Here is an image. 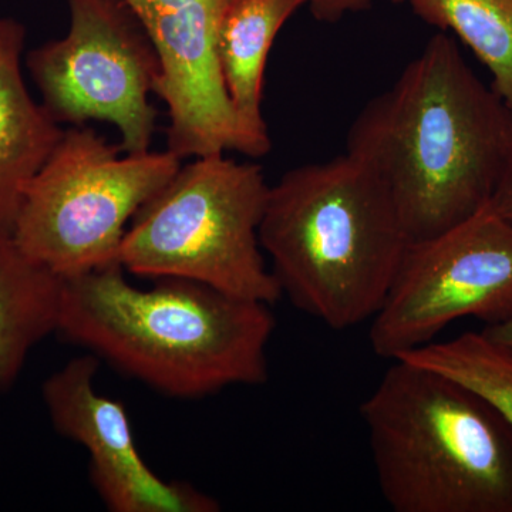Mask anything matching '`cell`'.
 Here are the masks:
<instances>
[{"instance_id": "obj_1", "label": "cell", "mask_w": 512, "mask_h": 512, "mask_svg": "<svg viewBox=\"0 0 512 512\" xmlns=\"http://www.w3.org/2000/svg\"><path fill=\"white\" fill-rule=\"evenodd\" d=\"M346 153L379 178L420 241L490 205L512 153V109L439 33L357 114Z\"/></svg>"}, {"instance_id": "obj_2", "label": "cell", "mask_w": 512, "mask_h": 512, "mask_svg": "<svg viewBox=\"0 0 512 512\" xmlns=\"http://www.w3.org/2000/svg\"><path fill=\"white\" fill-rule=\"evenodd\" d=\"M151 282L131 284L120 264L66 279L57 333L173 399L268 380L271 305L188 279Z\"/></svg>"}, {"instance_id": "obj_3", "label": "cell", "mask_w": 512, "mask_h": 512, "mask_svg": "<svg viewBox=\"0 0 512 512\" xmlns=\"http://www.w3.org/2000/svg\"><path fill=\"white\" fill-rule=\"evenodd\" d=\"M259 241L282 296L335 330L380 311L410 244L390 192L348 153L271 185Z\"/></svg>"}, {"instance_id": "obj_4", "label": "cell", "mask_w": 512, "mask_h": 512, "mask_svg": "<svg viewBox=\"0 0 512 512\" xmlns=\"http://www.w3.org/2000/svg\"><path fill=\"white\" fill-rule=\"evenodd\" d=\"M360 417L394 512H512V427L480 394L396 359Z\"/></svg>"}, {"instance_id": "obj_5", "label": "cell", "mask_w": 512, "mask_h": 512, "mask_svg": "<svg viewBox=\"0 0 512 512\" xmlns=\"http://www.w3.org/2000/svg\"><path fill=\"white\" fill-rule=\"evenodd\" d=\"M269 188L261 165L195 157L140 208L120 265L141 278H181L274 305L281 288L259 241Z\"/></svg>"}, {"instance_id": "obj_6", "label": "cell", "mask_w": 512, "mask_h": 512, "mask_svg": "<svg viewBox=\"0 0 512 512\" xmlns=\"http://www.w3.org/2000/svg\"><path fill=\"white\" fill-rule=\"evenodd\" d=\"M121 153L74 126L26 187L13 237L64 281L120 264L128 224L183 165L170 150Z\"/></svg>"}, {"instance_id": "obj_7", "label": "cell", "mask_w": 512, "mask_h": 512, "mask_svg": "<svg viewBox=\"0 0 512 512\" xmlns=\"http://www.w3.org/2000/svg\"><path fill=\"white\" fill-rule=\"evenodd\" d=\"M70 29L28 55L43 106L57 123L106 121L123 153L150 151L160 60L137 16L121 0H69Z\"/></svg>"}, {"instance_id": "obj_8", "label": "cell", "mask_w": 512, "mask_h": 512, "mask_svg": "<svg viewBox=\"0 0 512 512\" xmlns=\"http://www.w3.org/2000/svg\"><path fill=\"white\" fill-rule=\"evenodd\" d=\"M512 313V225L490 207L410 241L392 288L373 316L370 346L397 359L433 342L454 320L494 325Z\"/></svg>"}, {"instance_id": "obj_9", "label": "cell", "mask_w": 512, "mask_h": 512, "mask_svg": "<svg viewBox=\"0 0 512 512\" xmlns=\"http://www.w3.org/2000/svg\"><path fill=\"white\" fill-rule=\"evenodd\" d=\"M100 360L74 357L47 377L42 396L53 427L89 454V478L110 512H218L217 498L167 481L141 456L126 406L97 392Z\"/></svg>"}, {"instance_id": "obj_10", "label": "cell", "mask_w": 512, "mask_h": 512, "mask_svg": "<svg viewBox=\"0 0 512 512\" xmlns=\"http://www.w3.org/2000/svg\"><path fill=\"white\" fill-rule=\"evenodd\" d=\"M25 28L0 18V229L12 232L26 187L46 163L64 130L23 79Z\"/></svg>"}, {"instance_id": "obj_11", "label": "cell", "mask_w": 512, "mask_h": 512, "mask_svg": "<svg viewBox=\"0 0 512 512\" xmlns=\"http://www.w3.org/2000/svg\"><path fill=\"white\" fill-rule=\"evenodd\" d=\"M303 0H234L222 6L217 53L232 107L251 146V157L271 148L262 114L266 62L279 30Z\"/></svg>"}, {"instance_id": "obj_12", "label": "cell", "mask_w": 512, "mask_h": 512, "mask_svg": "<svg viewBox=\"0 0 512 512\" xmlns=\"http://www.w3.org/2000/svg\"><path fill=\"white\" fill-rule=\"evenodd\" d=\"M64 279L30 258L0 229V389L8 390L30 350L57 333Z\"/></svg>"}, {"instance_id": "obj_13", "label": "cell", "mask_w": 512, "mask_h": 512, "mask_svg": "<svg viewBox=\"0 0 512 512\" xmlns=\"http://www.w3.org/2000/svg\"><path fill=\"white\" fill-rule=\"evenodd\" d=\"M431 26L454 35L491 73V87L512 109V0H407Z\"/></svg>"}, {"instance_id": "obj_14", "label": "cell", "mask_w": 512, "mask_h": 512, "mask_svg": "<svg viewBox=\"0 0 512 512\" xmlns=\"http://www.w3.org/2000/svg\"><path fill=\"white\" fill-rule=\"evenodd\" d=\"M397 359L410 360L464 384L484 397L512 427V353L483 332L430 342Z\"/></svg>"}, {"instance_id": "obj_15", "label": "cell", "mask_w": 512, "mask_h": 512, "mask_svg": "<svg viewBox=\"0 0 512 512\" xmlns=\"http://www.w3.org/2000/svg\"><path fill=\"white\" fill-rule=\"evenodd\" d=\"M373 0H303L320 22L333 23L372 5Z\"/></svg>"}, {"instance_id": "obj_16", "label": "cell", "mask_w": 512, "mask_h": 512, "mask_svg": "<svg viewBox=\"0 0 512 512\" xmlns=\"http://www.w3.org/2000/svg\"><path fill=\"white\" fill-rule=\"evenodd\" d=\"M121 2L137 16L140 23H146L148 20L161 18L168 13L184 9L185 6L197 0H121Z\"/></svg>"}, {"instance_id": "obj_17", "label": "cell", "mask_w": 512, "mask_h": 512, "mask_svg": "<svg viewBox=\"0 0 512 512\" xmlns=\"http://www.w3.org/2000/svg\"><path fill=\"white\" fill-rule=\"evenodd\" d=\"M490 207L512 225V153L495 188Z\"/></svg>"}, {"instance_id": "obj_18", "label": "cell", "mask_w": 512, "mask_h": 512, "mask_svg": "<svg viewBox=\"0 0 512 512\" xmlns=\"http://www.w3.org/2000/svg\"><path fill=\"white\" fill-rule=\"evenodd\" d=\"M481 332H483L488 339L500 345L501 348L512 353V313L508 318L501 320V322L484 326Z\"/></svg>"}, {"instance_id": "obj_19", "label": "cell", "mask_w": 512, "mask_h": 512, "mask_svg": "<svg viewBox=\"0 0 512 512\" xmlns=\"http://www.w3.org/2000/svg\"><path fill=\"white\" fill-rule=\"evenodd\" d=\"M218 2H220L222 8V6L228 5V3L234 2V0H218Z\"/></svg>"}]
</instances>
